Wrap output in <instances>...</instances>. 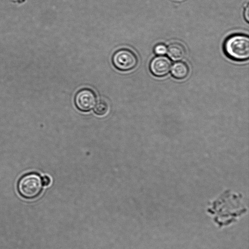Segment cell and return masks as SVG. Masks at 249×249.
Wrapping results in <instances>:
<instances>
[{"mask_svg":"<svg viewBox=\"0 0 249 249\" xmlns=\"http://www.w3.org/2000/svg\"><path fill=\"white\" fill-rule=\"evenodd\" d=\"M223 50L230 59L244 61L249 58V37L243 34H234L225 40Z\"/></svg>","mask_w":249,"mask_h":249,"instance_id":"6da1fadb","label":"cell"},{"mask_svg":"<svg viewBox=\"0 0 249 249\" xmlns=\"http://www.w3.org/2000/svg\"><path fill=\"white\" fill-rule=\"evenodd\" d=\"M42 183L41 177L36 173H29L19 179L18 189L19 194L27 199L37 197L41 192Z\"/></svg>","mask_w":249,"mask_h":249,"instance_id":"7a4b0ae2","label":"cell"},{"mask_svg":"<svg viewBox=\"0 0 249 249\" xmlns=\"http://www.w3.org/2000/svg\"><path fill=\"white\" fill-rule=\"evenodd\" d=\"M112 62L117 69L121 71H128L136 67L138 59L133 51L128 49L123 48L114 53Z\"/></svg>","mask_w":249,"mask_h":249,"instance_id":"3957f363","label":"cell"},{"mask_svg":"<svg viewBox=\"0 0 249 249\" xmlns=\"http://www.w3.org/2000/svg\"><path fill=\"white\" fill-rule=\"evenodd\" d=\"M97 96L92 89H83L76 93L74 98L75 106L80 111L88 112L93 108L96 103Z\"/></svg>","mask_w":249,"mask_h":249,"instance_id":"277c9868","label":"cell"},{"mask_svg":"<svg viewBox=\"0 0 249 249\" xmlns=\"http://www.w3.org/2000/svg\"><path fill=\"white\" fill-rule=\"evenodd\" d=\"M171 64V61L169 57L163 55H158L151 60L149 70L154 76L163 77L169 72Z\"/></svg>","mask_w":249,"mask_h":249,"instance_id":"5b68a950","label":"cell"},{"mask_svg":"<svg viewBox=\"0 0 249 249\" xmlns=\"http://www.w3.org/2000/svg\"><path fill=\"white\" fill-rule=\"evenodd\" d=\"M167 54L173 61H179L186 55V49L180 43L174 42L170 43L167 47Z\"/></svg>","mask_w":249,"mask_h":249,"instance_id":"8992f818","label":"cell"},{"mask_svg":"<svg viewBox=\"0 0 249 249\" xmlns=\"http://www.w3.org/2000/svg\"><path fill=\"white\" fill-rule=\"evenodd\" d=\"M171 73L172 76L177 79L185 78L189 72L187 64L182 61H177L171 66Z\"/></svg>","mask_w":249,"mask_h":249,"instance_id":"52a82bcc","label":"cell"},{"mask_svg":"<svg viewBox=\"0 0 249 249\" xmlns=\"http://www.w3.org/2000/svg\"><path fill=\"white\" fill-rule=\"evenodd\" d=\"M108 104L104 100L99 101L94 108V113L99 116L105 115L108 112Z\"/></svg>","mask_w":249,"mask_h":249,"instance_id":"ba28073f","label":"cell"},{"mask_svg":"<svg viewBox=\"0 0 249 249\" xmlns=\"http://www.w3.org/2000/svg\"><path fill=\"white\" fill-rule=\"evenodd\" d=\"M153 51L157 55H163L167 53V47L163 43H158L154 46Z\"/></svg>","mask_w":249,"mask_h":249,"instance_id":"9c48e42d","label":"cell"},{"mask_svg":"<svg viewBox=\"0 0 249 249\" xmlns=\"http://www.w3.org/2000/svg\"><path fill=\"white\" fill-rule=\"evenodd\" d=\"M42 185L44 186H48L51 183V178L47 176H44L41 178Z\"/></svg>","mask_w":249,"mask_h":249,"instance_id":"30bf717a","label":"cell"},{"mask_svg":"<svg viewBox=\"0 0 249 249\" xmlns=\"http://www.w3.org/2000/svg\"><path fill=\"white\" fill-rule=\"evenodd\" d=\"M244 17L245 18V20L249 22V8L248 4L245 7L244 12Z\"/></svg>","mask_w":249,"mask_h":249,"instance_id":"8fae6325","label":"cell"}]
</instances>
